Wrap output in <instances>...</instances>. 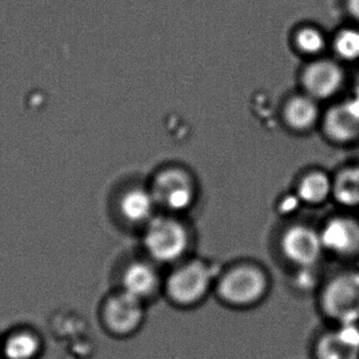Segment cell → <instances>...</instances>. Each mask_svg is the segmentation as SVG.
<instances>
[{"label":"cell","instance_id":"7402d4cb","mask_svg":"<svg viewBox=\"0 0 359 359\" xmlns=\"http://www.w3.org/2000/svg\"><path fill=\"white\" fill-rule=\"evenodd\" d=\"M355 147H357V160H358L359 163V141L355 144Z\"/></svg>","mask_w":359,"mask_h":359},{"label":"cell","instance_id":"5bb4252c","mask_svg":"<svg viewBox=\"0 0 359 359\" xmlns=\"http://www.w3.org/2000/svg\"><path fill=\"white\" fill-rule=\"evenodd\" d=\"M296 196L299 203L320 206L332 198V175L326 170H308L297 184Z\"/></svg>","mask_w":359,"mask_h":359},{"label":"cell","instance_id":"2e32d148","mask_svg":"<svg viewBox=\"0 0 359 359\" xmlns=\"http://www.w3.org/2000/svg\"><path fill=\"white\" fill-rule=\"evenodd\" d=\"M158 286V276L154 267L145 262H136L126 269L123 276V291L145 301L154 296Z\"/></svg>","mask_w":359,"mask_h":359},{"label":"cell","instance_id":"52a82bcc","mask_svg":"<svg viewBox=\"0 0 359 359\" xmlns=\"http://www.w3.org/2000/svg\"><path fill=\"white\" fill-rule=\"evenodd\" d=\"M319 128L325 140L334 145H355L359 141L358 100L351 96L331 103L323 112Z\"/></svg>","mask_w":359,"mask_h":359},{"label":"cell","instance_id":"6da1fadb","mask_svg":"<svg viewBox=\"0 0 359 359\" xmlns=\"http://www.w3.org/2000/svg\"><path fill=\"white\" fill-rule=\"evenodd\" d=\"M318 306L330 324H359V270L329 277L319 291Z\"/></svg>","mask_w":359,"mask_h":359},{"label":"cell","instance_id":"7c38bea8","mask_svg":"<svg viewBox=\"0 0 359 359\" xmlns=\"http://www.w3.org/2000/svg\"><path fill=\"white\" fill-rule=\"evenodd\" d=\"M47 351V339L29 326L6 331L1 340V359H42Z\"/></svg>","mask_w":359,"mask_h":359},{"label":"cell","instance_id":"8fae6325","mask_svg":"<svg viewBox=\"0 0 359 359\" xmlns=\"http://www.w3.org/2000/svg\"><path fill=\"white\" fill-rule=\"evenodd\" d=\"M151 193L156 204L173 211L188 209L194 199L191 180L184 172L178 170H165L157 175Z\"/></svg>","mask_w":359,"mask_h":359},{"label":"cell","instance_id":"44dd1931","mask_svg":"<svg viewBox=\"0 0 359 359\" xmlns=\"http://www.w3.org/2000/svg\"><path fill=\"white\" fill-rule=\"evenodd\" d=\"M352 96L359 101V74L357 79H355V86H353V95Z\"/></svg>","mask_w":359,"mask_h":359},{"label":"cell","instance_id":"9c48e42d","mask_svg":"<svg viewBox=\"0 0 359 359\" xmlns=\"http://www.w3.org/2000/svg\"><path fill=\"white\" fill-rule=\"evenodd\" d=\"M311 359H359V324H330L314 337Z\"/></svg>","mask_w":359,"mask_h":359},{"label":"cell","instance_id":"9a60e30c","mask_svg":"<svg viewBox=\"0 0 359 359\" xmlns=\"http://www.w3.org/2000/svg\"><path fill=\"white\" fill-rule=\"evenodd\" d=\"M346 211L359 209V163L344 165L332 175V198Z\"/></svg>","mask_w":359,"mask_h":359},{"label":"cell","instance_id":"4fadbf2b","mask_svg":"<svg viewBox=\"0 0 359 359\" xmlns=\"http://www.w3.org/2000/svg\"><path fill=\"white\" fill-rule=\"evenodd\" d=\"M287 126L297 133H309L320 126V102L306 93L297 95L288 100L283 109Z\"/></svg>","mask_w":359,"mask_h":359},{"label":"cell","instance_id":"603a6c76","mask_svg":"<svg viewBox=\"0 0 359 359\" xmlns=\"http://www.w3.org/2000/svg\"><path fill=\"white\" fill-rule=\"evenodd\" d=\"M1 340H3V335L0 334V359H1Z\"/></svg>","mask_w":359,"mask_h":359},{"label":"cell","instance_id":"277c9868","mask_svg":"<svg viewBox=\"0 0 359 359\" xmlns=\"http://www.w3.org/2000/svg\"><path fill=\"white\" fill-rule=\"evenodd\" d=\"M184 227L170 217H156L147 224L144 243L146 250L155 260L172 262L180 259L188 247Z\"/></svg>","mask_w":359,"mask_h":359},{"label":"cell","instance_id":"5b68a950","mask_svg":"<svg viewBox=\"0 0 359 359\" xmlns=\"http://www.w3.org/2000/svg\"><path fill=\"white\" fill-rule=\"evenodd\" d=\"M319 232L325 254L346 260L359 257V217L351 211L331 215Z\"/></svg>","mask_w":359,"mask_h":359},{"label":"cell","instance_id":"30bf717a","mask_svg":"<svg viewBox=\"0 0 359 359\" xmlns=\"http://www.w3.org/2000/svg\"><path fill=\"white\" fill-rule=\"evenodd\" d=\"M211 277L209 267L200 262L180 267L168 280L167 292L170 301L182 308L196 306L209 291Z\"/></svg>","mask_w":359,"mask_h":359},{"label":"cell","instance_id":"d6986e66","mask_svg":"<svg viewBox=\"0 0 359 359\" xmlns=\"http://www.w3.org/2000/svg\"><path fill=\"white\" fill-rule=\"evenodd\" d=\"M335 58L344 63L359 60V29L346 27L335 34L331 43Z\"/></svg>","mask_w":359,"mask_h":359},{"label":"cell","instance_id":"ac0fdd59","mask_svg":"<svg viewBox=\"0 0 359 359\" xmlns=\"http://www.w3.org/2000/svg\"><path fill=\"white\" fill-rule=\"evenodd\" d=\"M293 44L298 53L316 59L319 58L325 50L327 41L321 29L314 26H303L297 29L293 37Z\"/></svg>","mask_w":359,"mask_h":359},{"label":"cell","instance_id":"3957f363","mask_svg":"<svg viewBox=\"0 0 359 359\" xmlns=\"http://www.w3.org/2000/svg\"><path fill=\"white\" fill-rule=\"evenodd\" d=\"M267 280L255 267L242 266L229 271L221 280L219 293L221 299L233 308H250L265 297Z\"/></svg>","mask_w":359,"mask_h":359},{"label":"cell","instance_id":"e0dca14e","mask_svg":"<svg viewBox=\"0 0 359 359\" xmlns=\"http://www.w3.org/2000/svg\"><path fill=\"white\" fill-rule=\"evenodd\" d=\"M156 200L151 191L133 189L121 198V211L123 216L133 224L150 222L155 211Z\"/></svg>","mask_w":359,"mask_h":359},{"label":"cell","instance_id":"ffe728a7","mask_svg":"<svg viewBox=\"0 0 359 359\" xmlns=\"http://www.w3.org/2000/svg\"><path fill=\"white\" fill-rule=\"evenodd\" d=\"M346 9L351 18L359 22V0H346Z\"/></svg>","mask_w":359,"mask_h":359},{"label":"cell","instance_id":"8992f818","mask_svg":"<svg viewBox=\"0 0 359 359\" xmlns=\"http://www.w3.org/2000/svg\"><path fill=\"white\" fill-rule=\"evenodd\" d=\"M304 93L319 102L330 101L342 91L346 83V72L337 59H313L302 72Z\"/></svg>","mask_w":359,"mask_h":359},{"label":"cell","instance_id":"ba28073f","mask_svg":"<svg viewBox=\"0 0 359 359\" xmlns=\"http://www.w3.org/2000/svg\"><path fill=\"white\" fill-rule=\"evenodd\" d=\"M283 255L293 265L308 270L316 266L325 254L319 229L309 224H293L282 234Z\"/></svg>","mask_w":359,"mask_h":359},{"label":"cell","instance_id":"7a4b0ae2","mask_svg":"<svg viewBox=\"0 0 359 359\" xmlns=\"http://www.w3.org/2000/svg\"><path fill=\"white\" fill-rule=\"evenodd\" d=\"M144 302L121 291L103 304L101 324L104 332L114 339L126 340L137 335L145 326Z\"/></svg>","mask_w":359,"mask_h":359}]
</instances>
